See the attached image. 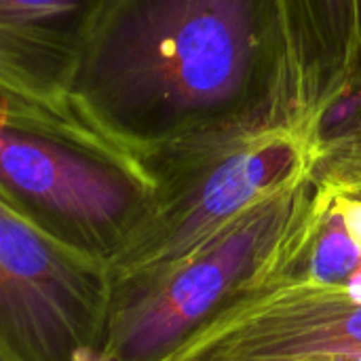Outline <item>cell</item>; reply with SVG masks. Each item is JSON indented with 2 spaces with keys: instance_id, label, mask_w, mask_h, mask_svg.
<instances>
[{
  "instance_id": "obj_10",
  "label": "cell",
  "mask_w": 361,
  "mask_h": 361,
  "mask_svg": "<svg viewBox=\"0 0 361 361\" xmlns=\"http://www.w3.org/2000/svg\"><path fill=\"white\" fill-rule=\"evenodd\" d=\"M355 8H357V30H355V63H353L351 89L361 91V0H355Z\"/></svg>"
},
{
  "instance_id": "obj_6",
  "label": "cell",
  "mask_w": 361,
  "mask_h": 361,
  "mask_svg": "<svg viewBox=\"0 0 361 361\" xmlns=\"http://www.w3.org/2000/svg\"><path fill=\"white\" fill-rule=\"evenodd\" d=\"M250 288L163 361H361V302L298 271Z\"/></svg>"
},
{
  "instance_id": "obj_4",
  "label": "cell",
  "mask_w": 361,
  "mask_h": 361,
  "mask_svg": "<svg viewBox=\"0 0 361 361\" xmlns=\"http://www.w3.org/2000/svg\"><path fill=\"white\" fill-rule=\"evenodd\" d=\"M315 173L250 207L163 277L112 302L102 361H163L237 296L283 273L315 224Z\"/></svg>"
},
{
  "instance_id": "obj_2",
  "label": "cell",
  "mask_w": 361,
  "mask_h": 361,
  "mask_svg": "<svg viewBox=\"0 0 361 361\" xmlns=\"http://www.w3.org/2000/svg\"><path fill=\"white\" fill-rule=\"evenodd\" d=\"M322 152L319 116L298 114L148 154L154 199L110 262L112 302L163 277L250 207L309 180Z\"/></svg>"
},
{
  "instance_id": "obj_11",
  "label": "cell",
  "mask_w": 361,
  "mask_h": 361,
  "mask_svg": "<svg viewBox=\"0 0 361 361\" xmlns=\"http://www.w3.org/2000/svg\"><path fill=\"white\" fill-rule=\"evenodd\" d=\"M349 121H361V99H360V104L355 106V112L351 114V118Z\"/></svg>"
},
{
  "instance_id": "obj_5",
  "label": "cell",
  "mask_w": 361,
  "mask_h": 361,
  "mask_svg": "<svg viewBox=\"0 0 361 361\" xmlns=\"http://www.w3.org/2000/svg\"><path fill=\"white\" fill-rule=\"evenodd\" d=\"M110 262L0 197V361H102Z\"/></svg>"
},
{
  "instance_id": "obj_9",
  "label": "cell",
  "mask_w": 361,
  "mask_h": 361,
  "mask_svg": "<svg viewBox=\"0 0 361 361\" xmlns=\"http://www.w3.org/2000/svg\"><path fill=\"white\" fill-rule=\"evenodd\" d=\"M315 182L332 195L361 201V121L326 135Z\"/></svg>"
},
{
  "instance_id": "obj_1",
  "label": "cell",
  "mask_w": 361,
  "mask_h": 361,
  "mask_svg": "<svg viewBox=\"0 0 361 361\" xmlns=\"http://www.w3.org/2000/svg\"><path fill=\"white\" fill-rule=\"evenodd\" d=\"M63 97L144 161L309 114L283 0H99Z\"/></svg>"
},
{
  "instance_id": "obj_8",
  "label": "cell",
  "mask_w": 361,
  "mask_h": 361,
  "mask_svg": "<svg viewBox=\"0 0 361 361\" xmlns=\"http://www.w3.org/2000/svg\"><path fill=\"white\" fill-rule=\"evenodd\" d=\"M298 104L322 114L351 89L355 63V0H283Z\"/></svg>"
},
{
  "instance_id": "obj_3",
  "label": "cell",
  "mask_w": 361,
  "mask_h": 361,
  "mask_svg": "<svg viewBox=\"0 0 361 361\" xmlns=\"http://www.w3.org/2000/svg\"><path fill=\"white\" fill-rule=\"evenodd\" d=\"M0 197L66 243L108 262L154 199L146 161L63 95L0 89Z\"/></svg>"
},
{
  "instance_id": "obj_7",
  "label": "cell",
  "mask_w": 361,
  "mask_h": 361,
  "mask_svg": "<svg viewBox=\"0 0 361 361\" xmlns=\"http://www.w3.org/2000/svg\"><path fill=\"white\" fill-rule=\"evenodd\" d=\"M99 0H0V89L59 97Z\"/></svg>"
}]
</instances>
